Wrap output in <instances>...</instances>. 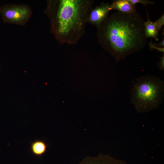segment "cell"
I'll list each match as a JSON object with an SVG mask.
<instances>
[{
	"mask_svg": "<svg viewBox=\"0 0 164 164\" xmlns=\"http://www.w3.org/2000/svg\"><path fill=\"white\" fill-rule=\"evenodd\" d=\"M144 22L137 12L113 13L97 28L98 42L118 62L145 47Z\"/></svg>",
	"mask_w": 164,
	"mask_h": 164,
	"instance_id": "6da1fadb",
	"label": "cell"
},
{
	"mask_svg": "<svg viewBox=\"0 0 164 164\" xmlns=\"http://www.w3.org/2000/svg\"><path fill=\"white\" fill-rule=\"evenodd\" d=\"M91 0H49L45 12L50 19L51 31L61 43L76 44L84 35Z\"/></svg>",
	"mask_w": 164,
	"mask_h": 164,
	"instance_id": "7a4b0ae2",
	"label": "cell"
},
{
	"mask_svg": "<svg viewBox=\"0 0 164 164\" xmlns=\"http://www.w3.org/2000/svg\"><path fill=\"white\" fill-rule=\"evenodd\" d=\"M164 83L157 77L146 74L137 79L131 91V102L138 112L158 108L163 102Z\"/></svg>",
	"mask_w": 164,
	"mask_h": 164,
	"instance_id": "3957f363",
	"label": "cell"
},
{
	"mask_svg": "<svg viewBox=\"0 0 164 164\" xmlns=\"http://www.w3.org/2000/svg\"><path fill=\"white\" fill-rule=\"evenodd\" d=\"M32 13L29 6L25 4H8L0 7V14L5 23L24 26Z\"/></svg>",
	"mask_w": 164,
	"mask_h": 164,
	"instance_id": "277c9868",
	"label": "cell"
},
{
	"mask_svg": "<svg viewBox=\"0 0 164 164\" xmlns=\"http://www.w3.org/2000/svg\"><path fill=\"white\" fill-rule=\"evenodd\" d=\"M110 4L101 3L98 6L93 7L90 11L87 19V23L97 28L108 16L110 11Z\"/></svg>",
	"mask_w": 164,
	"mask_h": 164,
	"instance_id": "5b68a950",
	"label": "cell"
},
{
	"mask_svg": "<svg viewBox=\"0 0 164 164\" xmlns=\"http://www.w3.org/2000/svg\"><path fill=\"white\" fill-rule=\"evenodd\" d=\"M147 12V20L144 22V31L146 38H153L156 41L159 40V31L164 24V14L154 22L149 19V14Z\"/></svg>",
	"mask_w": 164,
	"mask_h": 164,
	"instance_id": "8992f818",
	"label": "cell"
},
{
	"mask_svg": "<svg viewBox=\"0 0 164 164\" xmlns=\"http://www.w3.org/2000/svg\"><path fill=\"white\" fill-rule=\"evenodd\" d=\"M110 9L118 10L125 13H132L137 12L135 5L128 0H116L110 4Z\"/></svg>",
	"mask_w": 164,
	"mask_h": 164,
	"instance_id": "52a82bcc",
	"label": "cell"
},
{
	"mask_svg": "<svg viewBox=\"0 0 164 164\" xmlns=\"http://www.w3.org/2000/svg\"><path fill=\"white\" fill-rule=\"evenodd\" d=\"M118 162L108 155L101 154L96 157H87L78 164H118Z\"/></svg>",
	"mask_w": 164,
	"mask_h": 164,
	"instance_id": "ba28073f",
	"label": "cell"
},
{
	"mask_svg": "<svg viewBox=\"0 0 164 164\" xmlns=\"http://www.w3.org/2000/svg\"><path fill=\"white\" fill-rule=\"evenodd\" d=\"M47 146L43 141L37 140L33 142L31 145V149L32 153L35 155L40 156L46 151Z\"/></svg>",
	"mask_w": 164,
	"mask_h": 164,
	"instance_id": "9c48e42d",
	"label": "cell"
},
{
	"mask_svg": "<svg viewBox=\"0 0 164 164\" xmlns=\"http://www.w3.org/2000/svg\"><path fill=\"white\" fill-rule=\"evenodd\" d=\"M130 2L134 5L136 4L140 3L146 6L148 4L153 5L154 3V1H151L147 0H128Z\"/></svg>",
	"mask_w": 164,
	"mask_h": 164,
	"instance_id": "30bf717a",
	"label": "cell"
},
{
	"mask_svg": "<svg viewBox=\"0 0 164 164\" xmlns=\"http://www.w3.org/2000/svg\"><path fill=\"white\" fill-rule=\"evenodd\" d=\"M149 45L150 48L156 49L159 51L162 52L164 53V48L163 47H158L154 46L152 44V41H151V42L149 44Z\"/></svg>",
	"mask_w": 164,
	"mask_h": 164,
	"instance_id": "8fae6325",
	"label": "cell"
},
{
	"mask_svg": "<svg viewBox=\"0 0 164 164\" xmlns=\"http://www.w3.org/2000/svg\"><path fill=\"white\" fill-rule=\"evenodd\" d=\"M159 68L160 70L164 69V54L161 57L158 63Z\"/></svg>",
	"mask_w": 164,
	"mask_h": 164,
	"instance_id": "7c38bea8",
	"label": "cell"
}]
</instances>
